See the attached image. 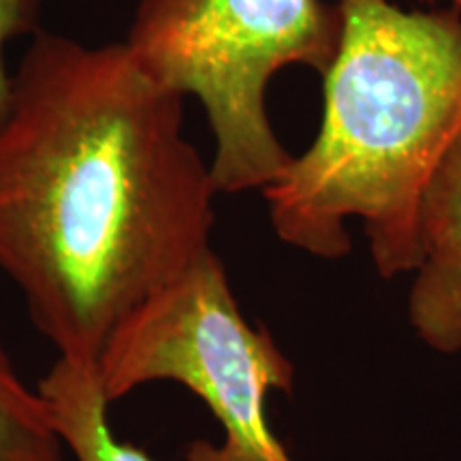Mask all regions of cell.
<instances>
[{"label":"cell","instance_id":"cell-1","mask_svg":"<svg viewBox=\"0 0 461 461\" xmlns=\"http://www.w3.org/2000/svg\"><path fill=\"white\" fill-rule=\"evenodd\" d=\"M0 122V272L60 357L99 359L210 250L216 186L184 99L124 43L34 32Z\"/></svg>","mask_w":461,"mask_h":461},{"label":"cell","instance_id":"cell-2","mask_svg":"<svg viewBox=\"0 0 461 461\" xmlns=\"http://www.w3.org/2000/svg\"><path fill=\"white\" fill-rule=\"evenodd\" d=\"M342 34L312 146L263 190L285 244L319 258L350 252L361 218L383 278L423 263L419 210L461 132V14L393 0H339Z\"/></svg>","mask_w":461,"mask_h":461},{"label":"cell","instance_id":"cell-3","mask_svg":"<svg viewBox=\"0 0 461 461\" xmlns=\"http://www.w3.org/2000/svg\"><path fill=\"white\" fill-rule=\"evenodd\" d=\"M342 15L322 0H140L124 45L165 90L194 96L214 135L218 193L263 190L293 154L267 113V86L282 68L325 75Z\"/></svg>","mask_w":461,"mask_h":461},{"label":"cell","instance_id":"cell-4","mask_svg":"<svg viewBox=\"0 0 461 461\" xmlns=\"http://www.w3.org/2000/svg\"><path fill=\"white\" fill-rule=\"evenodd\" d=\"M96 370L109 406L157 380L207 403L222 442H193L186 461H293L265 419L269 391L293 393V363L267 330L244 319L212 248L113 331Z\"/></svg>","mask_w":461,"mask_h":461},{"label":"cell","instance_id":"cell-5","mask_svg":"<svg viewBox=\"0 0 461 461\" xmlns=\"http://www.w3.org/2000/svg\"><path fill=\"white\" fill-rule=\"evenodd\" d=\"M39 391L75 461H154L141 448L113 438L96 361L60 357L41 378Z\"/></svg>","mask_w":461,"mask_h":461},{"label":"cell","instance_id":"cell-6","mask_svg":"<svg viewBox=\"0 0 461 461\" xmlns=\"http://www.w3.org/2000/svg\"><path fill=\"white\" fill-rule=\"evenodd\" d=\"M41 391L31 389L0 342V461H65Z\"/></svg>","mask_w":461,"mask_h":461},{"label":"cell","instance_id":"cell-7","mask_svg":"<svg viewBox=\"0 0 461 461\" xmlns=\"http://www.w3.org/2000/svg\"><path fill=\"white\" fill-rule=\"evenodd\" d=\"M408 319L429 348L461 350V248L420 263L408 297Z\"/></svg>","mask_w":461,"mask_h":461},{"label":"cell","instance_id":"cell-8","mask_svg":"<svg viewBox=\"0 0 461 461\" xmlns=\"http://www.w3.org/2000/svg\"><path fill=\"white\" fill-rule=\"evenodd\" d=\"M419 240L425 258L461 248V132L425 186L419 210Z\"/></svg>","mask_w":461,"mask_h":461},{"label":"cell","instance_id":"cell-9","mask_svg":"<svg viewBox=\"0 0 461 461\" xmlns=\"http://www.w3.org/2000/svg\"><path fill=\"white\" fill-rule=\"evenodd\" d=\"M43 0H0V122L9 112L11 79L14 75L7 68V48L11 41L37 32L39 11Z\"/></svg>","mask_w":461,"mask_h":461},{"label":"cell","instance_id":"cell-10","mask_svg":"<svg viewBox=\"0 0 461 461\" xmlns=\"http://www.w3.org/2000/svg\"><path fill=\"white\" fill-rule=\"evenodd\" d=\"M451 3H453V9L459 11V14H461V0H451Z\"/></svg>","mask_w":461,"mask_h":461}]
</instances>
